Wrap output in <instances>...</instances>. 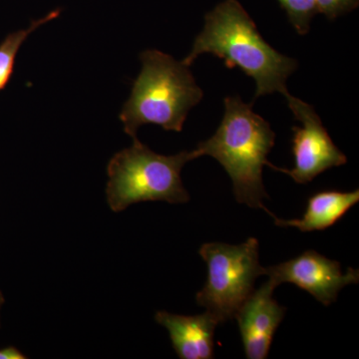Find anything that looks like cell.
<instances>
[{
  "label": "cell",
  "mask_w": 359,
  "mask_h": 359,
  "mask_svg": "<svg viewBox=\"0 0 359 359\" xmlns=\"http://www.w3.org/2000/svg\"><path fill=\"white\" fill-rule=\"evenodd\" d=\"M223 59L228 68L238 67L257 83L255 100L280 92L289 93L287 78L297 61L276 50L257 32L256 23L238 0H224L205 14L203 32L182 62L189 66L201 54Z\"/></svg>",
  "instance_id": "1"
},
{
  "label": "cell",
  "mask_w": 359,
  "mask_h": 359,
  "mask_svg": "<svg viewBox=\"0 0 359 359\" xmlns=\"http://www.w3.org/2000/svg\"><path fill=\"white\" fill-rule=\"evenodd\" d=\"M271 125L238 96L224 99V115L211 138L195 149L198 158L210 156L218 161L231 179L236 200L254 209H263L269 198L263 182L264 166L273 167L268 155L275 146Z\"/></svg>",
  "instance_id": "2"
},
{
  "label": "cell",
  "mask_w": 359,
  "mask_h": 359,
  "mask_svg": "<svg viewBox=\"0 0 359 359\" xmlns=\"http://www.w3.org/2000/svg\"><path fill=\"white\" fill-rule=\"evenodd\" d=\"M140 58V74L120 114L124 131L133 139L146 124L181 132L189 111L201 102L204 92L182 61L159 50L144 51Z\"/></svg>",
  "instance_id": "3"
},
{
  "label": "cell",
  "mask_w": 359,
  "mask_h": 359,
  "mask_svg": "<svg viewBox=\"0 0 359 359\" xmlns=\"http://www.w3.org/2000/svg\"><path fill=\"white\" fill-rule=\"evenodd\" d=\"M195 150L165 156L153 152L138 139L113 156L108 165L107 203L113 212L147 201L184 204L190 201L181 179L187 163L197 159Z\"/></svg>",
  "instance_id": "4"
},
{
  "label": "cell",
  "mask_w": 359,
  "mask_h": 359,
  "mask_svg": "<svg viewBox=\"0 0 359 359\" xmlns=\"http://www.w3.org/2000/svg\"><path fill=\"white\" fill-rule=\"evenodd\" d=\"M199 254L207 263L208 278L196 302L224 323L235 318L254 292L257 278L266 275L259 264V242L250 238L241 245L207 243Z\"/></svg>",
  "instance_id": "5"
},
{
  "label": "cell",
  "mask_w": 359,
  "mask_h": 359,
  "mask_svg": "<svg viewBox=\"0 0 359 359\" xmlns=\"http://www.w3.org/2000/svg\"><path fill=\"white\" fill-rule=\"evenodd\" d=\"M285 98L302 126L292 127L294 167L292 170L280 169L273 165L271 169L289 175L295 183L306 184L330 168L346 164V156L332 140L313 106L290 93L285 94Z\"/></svg>",
  "instance_id": "6"
},
{
  "label": "cell",
  "mask_w": 359,
  "mask_h": 359,
  "mask_svg": "<svg viewBox=\"0 0 359 359\" xmlns=\"http://www.w3.org/2000/svg\"><path fill=\"white\" fill-rule=\"evenodd\" d=\"M266 275L276 287L292 283L325 306L337 301L344 287L359 282L358 269L348 268L344 273L339 262L327 259L316 250H306L294 259L266 268Z\"/></svg>",
  "instance_id": "7"
},
{
  "label": "cell",
  "mask_w": 359,
  "mask_h": 359,
  "mask_svg": "<svg viewBox=\"0 0 359 359\" xmlns=\"http://www.w3.org/2000/svg\"><path fill=\"white\" fill-rule=\"evenodd\" d=\"M276 287L268 280L252 292L236 313L247 358H268L273 335L285 318L287 309L273 299Z\"/></svg>",
  "instance_id": "8"
},
{
  "label": "cell",
  "mask_w": 359,
  "mask_h": 359,
  "mask_svg": "<svg viewBox=\"0 0 359 359\" xmlns=\"http://www.w3.org/2000/svg\"><path fill=\"white\" fill-rule=\"evenodd\" d=\"M155 320L169 332L180 358H214L215 330L219 325L214 314L205 311L198 316H182L158 311Z\"/></svg>",
  "instance_id": "9"
},
{
  "label": "cell",
  "mask_w": 359,
  "mask_h": 359,
  "mask_svg": "<svg viewBox=\"0 0 359 359\" xmlns=\"http://www.w3.org/2000/svg\"><path fill=\"white\" fill-rule=\"evenodd\" d=\"M359 201V190L353 192L323 191L309 198L302 219H282L273 217L276 226L299 229L302 231L327 230L334 226Z\"/></svg>",
  "instance_id": "10"
},
{
  "label": "cell",
  "mask_w": 359,
  "mask_h": 359,
  "mask_svg": "<svg viewBox=\"0 0 359 359\" xmlns=\"http://www.w3.org/2000/svg\"><path fill=\"white\" fill-rule=\"evenodd\" d=\"M59 14H60L59 9L51 11L44 18L32 21V25L26 29L20 30V32L8 35L6 39L2 42L0 45V90L6 87L9 78L11 76L16 54L20 50L23 42L34 30H36L37 28L45 25V23L55 20L58 18Z\"/></svg>",
  "instance_id": "11"
},
{
  "label": "cell",
  "mask_w": 359,
  "mask_h": 359,
  "mask_svg": "<svg viewBox=\"0 0 359 359\" xmlns=\"http://www.w3.org/2000/svg\"><path fill=\"white\" fill-rule=\"evenodd\" d=\"M287 11L290 22L301 35L308 34L311 21L318 13L316 0H278Z\"/></svg>",
  "instance_id": "12"
},
{
  "label": "cell",
  "mask_w": 359,
  "mask_h": 359,
  "mask_svg": "<svg viewBox=\"0 0 359 359\" xmlns=\"http://www.w3.org/2000/svg\"><path fill=\"white\" fill-rule=\"evenodd\" d=\"M318 13L325 14L328 20L353 11L358 6L359 0H316Z\"/></svg>",
  "instance_id": "13"
},
{
  "label": "cell",
  "mask_w": 359,
  "mask_h": 359,
  "mask_svg": "<svg viewBox=\"0 0 359 359\" xmlns=\"http://www.w3.org/2000/svg\"><path fill=\"white\" fill-rule=\"evenodd\" d=\"M25 354L20 353L14 347H7V348L0 351V359H25Z\"/></svg>",
  "instance_id": "14"
}]
</instances>
